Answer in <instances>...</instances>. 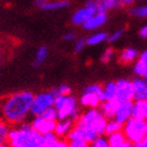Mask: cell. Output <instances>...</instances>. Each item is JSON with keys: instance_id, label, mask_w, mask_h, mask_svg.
<instances>
[{"instance_id": "obj_32", "label": "cell", "mask_w": 147, "mask_h": 147, "mask_svg": "<svg viewBox=\"0 0 147 147\" xmlns=\"http://www.w3.org/2000/svg\"><path fill=\"white\" fill-rule=\"evenodd\" d=\"M83 92H92V94L98 95L99 97V95L102 92V86L100 84H90L83 89Z\"/></svg>"}, {"instance_id": "obj_26", "label": "cell", "mask_w": 147, "mask_h": 147, "mask_svg": "<svg viewBox=\"0 0 147 147\" xmlns=\"http://www.w3.org/2000/svg\"><path fill=\"white\" fill-rule=\"evenodd\" d=\"M134 73L136 74V76L138 78H143V79H146L147 77V64L146 63H143L140 60L135 63V66H134Z\"/></svg>"}, {"instance_id": "obj_44", "label": "cell", "mask_w": 147, "mask_h": 147, "mask_svg": "<svg viewBox=\"0 0 147 147\" xmlns=\"http://www.w3.org/2000/svg\"><path fill=\"white\" fill-rule=\"evenodd\" d=\"M0 57H1V47H0Z\"/></svg>"}, {"instance_id": "obj_13", "label": "cell", "mask_w": 147, "mask_h": 147, "mask_svg": "<svg viewBox=\"0 0 147 147\" xmlns=\"http://www.w3.org/2000/svg\"><path fill=\"white\" fill-rule=\"evenodd\" d=\"M95 3L96 12L106 13L111 9H117L122 7V3L120 0H92Z\"/></svg>"}, {"instance_id": "obj_34", "label": "cell", "mask_w": 147, "mask_h": 147, "mask_svg": "<svg viewBox=\"0 0 147 147\" xmlns=\"http://www.w3.org/2000/svg\"><path fill=\"white\" fill-rule=\"evenodd\" d=\"M113 49H110V47H108V49H105V52L102 54L101 61L104 62V63H107V62L110 60V58L113 57Z\"/></svg>"}, {"instance_id": "obj_39", "label": "cell", "mask_w": 147, "mask_h": 147, "mask_svg": "<svg viewBox=\"0 0 147 147\" xmlns=\"http://www.w3.org/2000/svg\"><path fill=\"white\" fill-rule=\"evenodd\" d=\"M139 60H140L141 62H143V63H146L147 64V52L146 51L141 53V54H139Z\"/></svg>"}, {"instance_id": "obj_24", "label": "cell", "mask_w": 147, "mask_h": 147, "mask_svg": "<svg viewBox=\"0 0 147 147\" xmlns=\"http://www.w3.org/2000/svg\"><path fill=\"white\" fill-rule=\"evenodd\" d=\"M58 140H59V138L54 134V132L45 134V135H43V137H42V142H41L40 147H54Z\"/></svg>"}, {"instance_id": "obj_46", "label": "cell", "mask_w": 147, "mask_h": 147, "mask_svg": "<svg viewBox=\"0 0 147 147\" xmlns=\"http://www.w3.org/2000/svg\"><path fill=\"white\" fill-rule=\"evenodd\" d=\"M67 147H71V146H69V145H68V146H67Z\"/></svg>"}, {"instance_id": "obj_23", "label": "cell", "mask_w": 147, "mask_h": 147, "mask_svg": "<svg viewBox=\"0 0 147 147\" xmlns=\"http://www.w3.org/2000/svg\"><path fill=\"white\" fill-rule=\"evenodd\" d=\"M122 128H123L122 124H120L119 122H117L115 119L107 120V122H106V126H105L104 135L109 136V135H111V134H115V132L122 131Z\"/></svg>"}, {"instance_id": "obj_10", "label": "cell", "mask_w": 147, "mask_h": 147, "mask_svg": "<svg viewBox=\"0 0 147 147\" xmlns=\"http://www.w3.org/2000/svg\"><path fill=\"white\" fill-rule=\"evenodd\" d=\"M132 92H134V100L132 101H139V100H147V82L146 79L136 77L131 81Z\"/></svg>"}, {"instance_id": "obj_41", "label": "cell", "mask_w": 147, "mask_h": 147, "mask_svg": "<svg viewBox=\"0 0 147 147\" xmlns=\"http://www.w3.org/2000/svg\"><path fill=\"white\" fill-rule=\"evenodd\" d=\"M122 147H132V143L130 141H128V140H126Z\"/></svg>"}, {"instance_id": "obj_28", "label": "cell", "mask_w": 147, "mask_h": 147, "mask_svg": "<svg viewBox=\"0 0 147 147\" xmlns=\"http://www.w3.org/2000/svg\"><path fill=\"white\" fill-rule=\"evenodd\" d=\"M9 130V126L0 118V146L7 143V134Z\"/></svg>"}, {"instance_id": "obj_8", "label": "cell", "mask_w": 147, "mask_h": 147, "mask_svg": "<svg viewBox=\"0 0 147 147\" xmlns=\"http://www.w3.org/2000/svg\"><path fill=\"white\" fill-rule=\"evenodd\" d=\"M131 108H132V101H125L119 102L118 106L115 111L113 119L120 124L124 125L130 118H131Z\"/></svg>"}, {"instance_id": "obj_20", "label": "cell", "mask_w": 147, "mask_h": 147, "mask_svg": "<svg viewBox=\"0 0 147 147\" xmlns=\"http://www.w3.org/2000/svg\"><path fill=\"white\" fill-rule=\"evenodd\" d=\"M106 137H107L108 141V147H122L126 141L125 136L123 135L122 131L115 132V134H111Z\"/></svg>"}, {"instance_id": "obj_22", "label": "cell", "mask_w": 147, "mask_h": 147, "mask_svg": "<svg viewBox=\"0 0 147 147\" xmlns=\"http://www.w3.org/2000/svg\"><path fill=\"white\" fill-rule=\"evenodd\" d=\"M116 82H113V81H109L104 86H102V92H103L105 100H113L116 98Z\"/></svg>"}, {"instance_id": "obj_40", "label": "cell", "mask_w": 147, "mask_h": 147, "mask_svg": "<svg viewBox=\"0 0 147 147\" xmlns=\"http://www.w3.org/2000/svg\"><path fill=\"white\" fill-rule=\"evenodd\" d=\"M47 1H49V0H35L34 3H35V5L41 7V6H42L43 4H45V3L47 2Z\"/></svg>"}, {"instance_id": "obj_7", "label": "cell", "mask_w": 147, "mask_h": 147, "mask_svg": "<svg viewBox=\"0 0 147 147\" xmlns=\"http://www.w3.org/2000/svg\"><path fill=\"white\" fill-rule=\"evenodd\" d=\"M56 122L57 121H49V120L42 118L41 116H37L33 117V120L30 123L36 131H38L43 136L45 134H49V132H54Z\"/></svg>"}, {"instance_id": "obj_33", "label": "cell", "mask_w": 147, "mask_h": 147, "mask_svg": "<svg viewBox=\"0 0 147 147\" xmlns=\"http://www.w3.org/2000/svg\"><path fill=\"white\" fill-rule=\"evenodd\" d=\"M85 46H86V40H85V38H80V39H76V42H75V52H76V53L82 52Z\"/></svg>"}, {"instance_id": "obj_5", "label": "cell", "mask_w": 147, "mask_h": 147, "mask_svg": "<svg viewBox=\"0 0 147 147\" xmlns=\"http://www.w3.org/2000/svg\"><path fill=\"white\" fill-rule=\"evenodd\" d=\"M55 97L51 92H42L34 96L31 106V116L37 117L54 105Z\"/></svg>"}, {"instance_id": "obj_21", "label": "cell", "mask_w": 147, "mask_h": 147, "mask_svg": "<svg viewBox=\"0 0 147 147\" xmlns=\"http://www.w3.org/2000/svg\"><path fill=\"white\" fill-rule=\"evenodd\" d=\"M47 57H49V49H47V47L44 45L40 46L36 53V56H35V60H34L35 67L41 66L46 61Z\"/></svg>"}, {"instance_id": "obj_19", "label": "cell", "mask_w": 147, "mask_h": 147, "mask_svg": "<svg viewBox=\"0 0 147 147\" xmlns=\"http://www.w3.org/2000/svg\"><path fill=\"white\" fill-rule=\"evenodd\" d=\"M107 33L105 32H98V33H94L92 34L88 38H86V45L95 46L99 45L101 43L105 42L107 40Z\"/></svg>"}, {"instance_id": "obj_9", "label": "cell", "mask_w": 147, "mask_h": 147, "mask_svg": "<svg viewBox=\"0 0 147 147\" xmlns=\"http://www.w3.org/2000/svg\"><path fill=\"white\" fill-rule=\"evenodd\" d=\"M107 20L108 16L106 13L96 12L82 26L86 31H96V30L102 28L107 22Z\"/></svg>"}, {"instance_id": "obj_12", "label": "cell", "mask_w": 147, "mask_h": 147, "mask_svg": "<svg viewBox=\"0 0 147 147\" xmlns=\"http://www.w3.org/2000/svg\"><path fill=\"white\" fill-rule=\"evenodd\" d=\"M74 126H75V122L71 121V119L58 120V121L56 122L54 134H55L58 138L65 139L66 136L69 134V131L74 128Z\"/></svg>"}, {"instance_id": "obj_1", "label": "cell", "mask_w": 147, "mask_h": 147, "mask_svg": "<svg viewBox=\"0 0 147 147\" xmlns=\"http://www.w3.org/2000/svg\"><path fill=\"white\" fill-rule=\"evenodd\" d=\"M35 94L21 90L5 96L1 102V119L9 126H17L26 122L31 117V106Z\"/></svg>"}, {"instance_id": "obj_18", "label": "cell", "mask_w": 147, "mask_h": 147, "mask_svg": "<svg viewBox=\"0 0 147 147\" xmlns=\"http://www.w3.org/2000/svg\"><path fill=\"white\" fill-rule=\"evenodd\" d=\"M69 5H71L69 0H54V1H47L40 9L42 11H59L66 9Z\"/></svg>"}, {"instance_id": "obj_14", "label": "cell", "mask_w": 147, "mask_h": 147, "mask_svg": "<svg viewBox=\"0 0 147 147\" xmlns=\"http://www.w3.org/2000/svg\"><path fill=\"white\" fill-rule=\"evenodd\" d=\"M79 104L86 108H97L100 106L101 101L98 95L92 92H83L79 99Z\"/></svg>"}, {"instance_id": "obj_35", "label": "cell", "mask_w": 147, "mask_h": 147, "mask_svg": "<svg viewBox=\"0 0 147 147\" xmlns=\"http://www.w3.org/2000/svg\"><path fill=\"white\" fill-rule=\"evenodd\" d=\"M71 147H90V144L87 143L84 140H77V141H71L67 143Z\"/></svg>"}, {"instance_id": "obj_36", "label": "cell", "mask_w": 147, "mask_h": 147, "mask_svg": "<svg viewBox=\"0 0 147 147\" xmlns=\"http://www.w3.org/2000/svg\"><path fill=\"white\" fill-rule=\"evenodd\" d=\"M77 39V35L74 32H68L63 36V40L64 41H74Z\"/></svg>"}, {"instance_id": "obj_27", "label": "cell", "mask_w": 147, "mask_h": 147, "mask_svg": "<svg viewBox=\"0 0 147 147\" xmlns=\"http://www.w3.org/2000/svg\"><path fill=\"white\" fill-rule=\"evenodd\" d=\"M49 92H52L54 97H59V96H66V95H71V86L66 85V84H61V85L57 86L55 88L51 89Z\"/></svg>"}, {"instance_id": "obj_6", "label": "cell", "mask_w": 147, "mask_h": 147, "mask_svg": "<svg viewBox=\"0 0 147 147\" xmlns=\"http://www.w3.org/2000/svg\"><path fill=\"white\" fill-rule=\"evenodd\" d=\"M117 90L116 98L118 102L132 101L134 100V92H132L131 81L128 79H120L116 82Z\"/></svg>"}, {"instance_id": "obj_15", "label": "cell", "mask_w": 147, "mask_h": 147, "mask_svg": "<svg viewBox=\"0 0 147 147\" xmlns=\"http://www.w3.org/2000/svg\"><path fill=\"white\" fill-rule=\"evenodd\" d=\"M131 118L146 120L147 118V100L132 101Z\"/></svg>"}, {"instance_id": "obj_43", "label": "cell", "mask_w": 147, "mask_h": 147, "mask_svg": "<svg viewBox=\"0 0 147 147\" xmlns=\"http://www.w3.org/2000/svg\"><path fill=\"white\" fill-rule=\"evenodd\" d=\"M0 118H1V102H0Z\"/></svg>"}, {"instance_id": "obj_25", "label": "cell", "mask_w": 147, "mask_h": 147, "mask_svg": "<svg viewBox=\"0 0 147 147\" xmlns=\"http://www.w3.org/2000/svg\"><path fill=\"white\" fill-rule=\"evenodd\" d=\"M129 13H130V15L134 16V17L144 19L147 17V6H146V4H141V5H138V6H134V7H131V9H129Z\"/></svg>"}, {"instance_id": "obj_3", "label": "cell", "mask_w": 147, "mask_h": 147, "mask_svg": "<svg viewBox=\"0 0 147 147\" xmlns=\"http://www.w3.org/2000/svg\"><path fill=\"white\" fill-rule=\"evenodd\" d=\"M123 135L125 136L126 140L131 143H136L147 138V122L146 120L130 119L123 125Z\"/></svg>"}, {"instance_id": "obj_37", "label": "cell", "mask_w": 147, "mask_h": 147, "mask_svg": "<svg viewBox=\"0 0 147 147\" xmlns=\"http://www.w3.org/2000/svg\"><path fill=\"white\" fill-rule=\"evenodd\" d=\"M132 147H147V138L139 142L132 143Z\"/></svg>"}, {"instance_id": "obj_16", "label": "cell", "mask_w": 147, "mask_h": 147, "mask_svg": "<svg viewBox=\"0 0 147 147\" xmlns=\"http://www.w3.org/2000/svg\"><path fill=\"white\" fill-rule=\"evenodd\" d=\"M118 103L119 102L117 100H105V101L101 102V104L99 106V109L102 113V115L106 118L107 120L113 119V116H115V111H116V108L118 106Z\"/></svg>"}, {"instance_id": "obj_45", "label": "cell", "mask_w": 147, "mask_h": 147, "mask_svg": "<svg viewBox=\"0 0 147 147\" xmlns=\"http://www.w3.org/2000/svg\"><path fill=\"white\" fill-rule=\"evenodd\" d=\"M140 1H145V0H140Z\"/></svg>"}, {"instance_id": "obj_30", "label": "cell", "mask_w": 147, "mask_h": 147, "mask_svg": "<svg viewBox=\"0 0 147 147\" xmlns=\"http://www.w3.org/2000/svg\"><path fill=\"white\" fill-rule=\"evenodd\" d=\"M124 32H125V30H124V28H118L117 31L113 32V34L108 35L107 40H106V41H108V42H110V43L117 42L118 40H120V38H122V37H123V35H124Z\"/></svg>"}, {"instance_id": "obj_31", "label": "cell", "mask_w": 147, "mask_h": 147, "mask_svg": "<svg viewBox=\"0 0 147 147\" xmlns=\"http://www.w3.org/2000/svg\"><path fill=\"white\" fill-rule=\"evenodd\" d=\"M90 147H108L107 137L105 136H99L95 141L90 143Z\"/></svg>"}, {"instance_id": "obj_2", "label": "cell", "mask_w": 147, "mask_h": 147, "mask_svg": "<svg viewBox=\"0 0 147 147\" xmlns=\"http://www.w3.org/2000/svg\"><path fill=\"white\" fill-rule=\"evenodd\" d=\"M42 137L41 134L32 127L31 123L26 121L9 127L7 145L9 147H40Z\"/></svg>"}, {"instance_id": "obj_11", "label": "cell", "mask_w": 147, "mask_h": 147, "mask_svg": "<svg viewBox=\"0 0 147 147\" xmlns=\"http://www.w3.org/2000/svg\"><path fill=\"white\" fill-rule=\"evenodd\" d=\"M96 13V9L90 7V6H83L81 9H77L76 12L71 15V23L74 25L82 26L90 17Z\"/></svg>"}, {"instance_id": "obj_17", "label": "cell", "mask_w": 147, "mask_h": 147, "mask_svg": "<svg viewBox=\"0 0 147 147\" xmlns=\"http://www.w3.org/2000/svg\"><path fill=\"white\" fill-rule=\"evenodd\" d=\"M139 58V52L134 47H127L120 54V61L123 64H129Z\"/></svg>"}, {"instance_id": "obj_38", "label": "cell", "mask_w": 147, "mask_h": 147, "mask_svg": "<svg viewBox=\"0 0 147 147\" xmlns=\"http://www.w3.org/2000/svg\"><path fill=\"white\" fill-rule=\"evenodd\" d=\"M139 35H140V37H141V38H143V39H145V38H146V37H147V26H146V25H144V26H142V28H140Z\"/></svg>"}, {"instance_id": "obj_42", "label": "cell", "mask_w": 147, "mask_h": 147, "mask_svg": "<svg viewBox=\"0 0 147 147\" xmlns=\"http://www.w3.org/2000/svg\"><path fill=\"white\" fill-rule=\"evenodd\" d=\"M0 147H9V145H7V143H6V144L2 145V146H0Z\"/></svg>"}, {"instance_id": "obj_4", "label": "cell", "mask_w": 147, "mask_h": 147, "mask_svg": "<svg viewBox=\"0 0 147 147\" xmlns=\"http://www.w3.org/2000/svg\"><path fill=\"white\" fill-rule=\"evenodd\" d=\"M53 106L57 110L58 120L69 119L74 113H76L77 110L80 109L78 99L71 94V95L56 97Z\"/></svg>"}, {"instance_id": "obj_29", "label": "cell", "mask_w": 147, "mask_h": 147, "mask_svg": "<svg viewBox=\"0 0 147 147\" xmlns=\"http://www.w3.org/2000/svg\"><path fill=\"white\" fill-rule=\"evenodd\" d=\"M40 116L46 120H49V121H58V113H57V110L54 106L44 110Z\"/></svg>"}]
</instances>
